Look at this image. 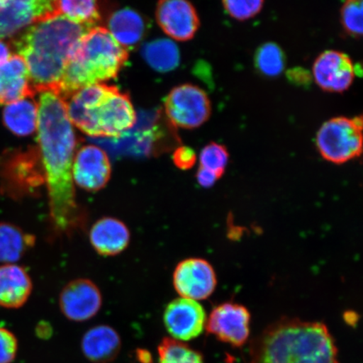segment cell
I'll use <instances>...</instances> for the list:
<instances>
[{"instance_id":"4","label":"cell","mask_w":363,"mask_h":363,"mask_svg":"<svg viewBox=\"0 0 363 363\" xmlns=\"http://www.w3.org/2000/svg\"><path fill=\"white\" fill-rule=\"evenodd\" d=\"M65 101L72 124L94 138H121L136 122L129 95L115 86L90 85Z\"/></svg>"},{"instance_id":"6","label":"cell","mask_w":363,"mask_h":363,"mask_svg":"<svg viewBox=\"0 0 363 363\" xmlns=\"http://www.w3.org/2000/svg\"><path fill=\"white\" fill-rule=\"evenodd\" d=\"M316 147L325 160L343 164L360 157L362 151V117H335L321 125Z\"/></svg>"},{"instance_id":"25","label":"cell","mask_w":363,"mask_h":363,"mask_svg":"<svg viewBox=\"0 0 363 363\" xmlns=\"http://www.w3.org/2000/svg\"><path fill=\"white\" fill-rule=\"evenodd\" d=\"M257 70L269 78L279 76L284 70L286 57L283 49L274 43H267L257 50L254 58Z\"/></svg>"},{"instance_id":"14","label":"cell","mask_w":363,"mask_h":363,"mask_svg":"<svg viewBox=\"0 0 363 363\" xmlns=\"http://www.w3.org/2000/svg\"><path fill=\"white\" fill-rule=\"evenodd\" d=\"M59 305L62 314L68 320L75 322L87 321L101 311V290L89 279L72 281L62 290Z\"/></svg>"},{"instance_id":"27","label":"cell","mask_w":363,"mask_h":363,"mask_svg":"<svg viewBox=\"0 0 363 363\" xmlns=\"http://www.w3.org/2000/svg\"><path fill=\"white\" fill-rule=\"evenodd\" d=\"M229 162V152L223 145L211 143L199 156V167L213 172L220 179Z\"/></svg>"},{"instance_id":"23","label":"cell","mask_w":363,"mask_h":363,"mask_svg":"<svg viewBox=\"0 0 363 363\" xmlns=\"http://www.w3.org/2000/svg\"><path fill=\"white\" fill-rule=\"evenodd\" d=\"M142 55L148 65L159 72L174 70L180 63L178 45L169 39H157L145 44Z\"/></svg>"},{"instance_id":"12","label":"cell","mask_w":363,"mask_h":363,"mask_svg":"<svg viewBox=\"0 0 363 363\" xmlns=\"http://www.w3.org/2000/svg\"><path fill=\"white\" fill-rule=\"evenodd\" d=\"M356 74V67L351 57L335 50L322 52L312 68V78L316 84L330 93L347 91L351 87Z\"/></svg>"},{"instance_id":"15","label":"cell","mask_w":363,"mask_h":363,"mask_svg":"<svg viewBox=\"0 0 363 363\" xmlns=\"http://www.w3.org/2000/svg\"><path fill=\"white\" fill-rule=\"evenodd\" d=\"M156 19L161 29L179 42L193 39L201 26L196 9L189 0H159Z\"/></svg>"},{"instance_id":"34","label":"cell","mask_w":363,"mask_h":363,"mask_svg":"<svg viewBox=\"0 0 363 363\" xmlns=\"http://www.w3.org/2000/svg\"><path fill=\"white\" fill-rule=\"evenodd\" d=\"M11 57L10 48L6 43L0 40V65L6 62Z\"/></svg>"},{"instance_id":"3","label":"cell","mask_w":363,"mask_h":363,"mask_svg":"<svg viewBox=\"0 0 363 363\" xmlns=\"http://www.w3.org/2000/svg\"><path fill=\"white\" fill-rule=\"evenodd\" d=\"M248 363H339L338 350L325 325L285 318L253 339Z\"/></svg>"},{"instance_id":"2","label":"cell","mask_w":363,"mask_h":363,"mask_svg":"<svg viewBox=\"0 0 363 363\" xmlns=\"http://www.w3.org/2000/svg\"><path fill=\"white\" fill-rule=\"evenodd\" d=\"M92 28L58 15L35 23L13 40L35 94L55 90L79 40Z\"/></svg>"},{"instance_id":"9","label":"cell","mask_w":363,"mask_h":363,"mask_svg":"<svg viewBox=\"0 0 363 363\" xmlns=\"http://www.w3.org/2000/svg\"><path fill=\"white\" fill-rule=\"evenodd\" d=\"M174 289L182 298L203 301L214 293L216 274L211 263L201 258L182 261L174 272Z\"/></svg>"},{"instance_id":"26","label":"cell","mask_w":363,"mask_h":363,"mask_svg":"<svg viewBox=\"0 0 363 363\" xmlns=\"http://www.w3.org/2000/svg\"><path fill=\"white\" fill-rule=\"evenodd\" d=\"M157 351L158 363H204L201 353L171 337L163 339Z\"/></svg>"},{"instance_id":"10","label":"cell","mask_w":363,"mask_h":363,"mask_svg":"<svg viewBox=\"0 0 363 363\" xmlns=\"http://www.w3.org/2000/svg\"><path fill=\"white\" fill-rule=\"evenodd\" d=\"M251 315L247 308L239 303H225L211 313L206 321L208 333L233 347H242L250 335Z\"/></svg>"},{"instance_id":"16","label":"cell","mask_w":363,"mask_h":363,"mask_svg":"<svg viewBox=\"0 0 363 363\" xmlns=\"http://www.w3.org/2000/svg\"><path fill=\"white\" fill-rule=\"evenodd\" d=\"M28 68L23 58L13 55L0 65V104H10L33 97Z\"/></svg>"},{"instance_id":"28","label":"cell","mask_w":363,"mask_h":363,"mask_svg":"<svg viewBox=\"0 0 363 363\" xmlns=\"http://www.w3.org/2000/svg\"><path fill=\"white\" fill-rule=\"evenodd\" d=\"M363 0H346L340 10V22L346 33L354 38L362 35Z\"/></svg>"},{"instance_id":"7","label":"cell","mask_w":363,"mask_h":363,"mask_svg":"<svg viewBox=\"0 0 363 363\" xmlns=\"http://www.w3.org/2000/svg\"><path fill=\"white\" fill-rule=\"evenodd\" d=\"M165 115L175 128L195 129L210 119L212 106L204 91L194 84L178 86L164 99Z\"/></svg>"},{"instance_id":"11","label":"cell","mask_w":363,"mask_h":363,"mask_svg":"<svg viewBox=\"0 0 363 363\" xmlns=\"http://www.w3.org/2000/svg\"><path fill=\"white\" fill-rule=\"evenodd\" d=\"M206 313L198 301L179 298L167 305L163 322L171 338L189 342L197 338L206 330Z\"/></svg>"},{"instance_id":"8","label":"cell","mask_w":363,"mask_h":363,"mask_svg":"<svg viewBox=\"0 0 363 363\" xmlns=\"http://www.w3.org/2000/svg\"><path fill=\"white\" fill-rule=\"evenodd\" d=\"M57 0H0V39L11 38L26 26L57 16Z\"/></svg>"},{"instance_id":"22","label":"cell","mask_w":363,"mask_h":363,"mask_svg":"<svg viewBox=\"0 0 363 363\" xmlns=\"http://www.w3.org/2000/svg\"><path fill=\"white\" fill-rule=\"evenodd\" d=\"M35 242L33 235L12 224L0 223V262L12 264L19 261Z\"/></svg>"},{"instance_id":"35","label":"cell","mask_w":363,"mask_h":363,"mask_svg":"<svg viewBox=\"0 0 363 363\" xmlns=\"http://www.w3.org/2000/svg\"><path fill=\"white\" fill-rule=\"evenodd\" d=\"M138 358L140 363H152L151 354L145 350L138 352Z\"/></svg>"},{"instance_id":"20","label":"cell","mask_w":363,"mask_h":363,"mask_svg":"<svg viewBox=\"0 0 363 363\" xmlns=\"http://www.w3.org/2000/svg\"><path fill=\"white\" fill-rule=\"evenodd\" d=\"M147 28L143 17L130 8L113 13L108 21V33L125 49L135 47L146 35Z\"/></svg>"},{"instance_id":"5","label":"cell","mask_w":363,"mask_h":363,"mask_svg":"<svg viewBox=\"0 0 363 363\" xmlns=\"http://www.w3.org/2000/svg\"><path fill=\"white\" fill-rule=\"evenodd\" d=\"M127 49L104 27H93L77 45L55 90L63 99L88 86L116 78L128 60Z\"/></svg>"},{"instance_id":"1","label":"cell","mask_w":363,"mask_h":363,"mask_svg":"<svg viewBox=\"0 0 363 363\" xmlns=\"http://www.w3.org/2000/svg\"><path fill=\"white\" fill-rule=\"evenodd\" d=\"M40 94L36 130L50 212L55 228L67 233L81 220L72 175L78 142L65 99L50 90Z\"/></svg>"},{"instance_id":"31","label":"cell","mask_w":363,"mask_h":363,"mask_svg":"<svg viewBox=\"0 0 363 363\" xmlns=\"http://www.w3.org/2000/svg\"><path fill=\"white\" fill-rule=\"evenodd\" d=\"M172 161L181 170L191 169L197 161L196 153L191 147L182 146L175 150Z\"/></svg>"},{"instance_id":"17","label":"cell","mask_w":363,"mask_h":363,"mask_svg":"<svg viewBox=\"0 0 363 363\" xmlns=\"http://www.w3.org/2000/svg\"><path fill=\"white\" fill-rule=\"evenodd\" d=\"M89 240L99 255L116 256L129 246L130 233L124 222L116 218L104 217L91 227Z\"/></svg>"},{"instance_id":"18","label":"cell","mask_w":363,"mask_h":363,"mask_svg":"<svg viewBox=\"0 0 363 363\" xmlns=\"http://www.w3.org/2000/svg\"><path fill=\"white\" fill-rule=\"evenodd\" d=\"M82 352L94 363H108L119 355L121 339L110 325H101L89 329L81 342Z\"/></svg>"},{"instance_id":"33","label":"cell","mask_w":363,"mask_h":363,"mask_svg":"<svg viewBox=\"0 0 363 363\" xmlns=\"http://www.w3.org/2000/svg\"><path fill=\"white\" fill-rule=\"evenodd\" d=\"M196 179L198 183L202 186L203 188H211L213 185L216 184V182L219 179V177L213 174V172L201 169L197 172Z\"/></svg>"},{"instance_id":"13","label":"cell","mask_w":363,"mask_h":363,"mask_svg":"<svg viewBox=\"0 0 363 363\" xmlns=\"http://www.w3.org/2000/svg\"><path fill=\"white\" fill-rule=\"evenodd\" d=\"M72 175V180L81 189L89 192L99 191L111 179L110 158L103 149L94 145L82 147L75 153Z\"/></svg>"},{"instance_id":"21","label":"cell","mask_w":363,"mask_h":363,"mask_svg":"<svg viewBox=\"0 0 363 363\" xmlns=\"http://www.w3.org/2000/svg\"><path fill=\"white\" fill-rule=\"evenodd\" d=\"M38 104L25 99L8 104L3 112L4 125L13 135L28 136L33 135L38 126Z\"/></svg>"},{"instance_id":"29","label":"cell","mask_w":363,"mask_h":363,"mask_svg":"<svg viewBox=\"0 0 363 363\" xmlns=\"http://www.w3.org/2000/svg\"><path fill=\"white\" fill-rule=\"evenodd\" d=\"M227 13L233 19L245 21L257 16L264 6V0H222Z\"/></svg>"},{"instance_id":"19","label":"cell","mask_w":363,"mask_h":363,"mask_svg":"<svg viewBox=\"0 0 363 363\" xmlns=\"http://www.w3.org/2000/svg\"><path fill=\"white\" fill-rule=\"evenodd\" d=\"M33 281L22 267L0 266V306L18 308L25 305L33 292Z\"/></svg>"},{"instance_id":"32","label":"cell","mask_w":363,"mask_h":363,"mask_svg":"<svg viewBox=\"0 0 363 363\" xmlns=\"http://www.w3.org/2000/svg\"><path fill=\"white\" fill-rule=\"evenodd\" d=\"M288 79L299 86H307L311 83L312 74L303 67L291 68L287 72Z\"/></svg>"},{"instance_id":"30","label":"cell","mask_w":363,"mask_h":363,"mask_svg":"<svg viewBox=\"0 0 363 363\" xmlns=\"http://www.w3.org/2000/svg\"><path fill=\"white\" fill-rule=\"evenodd\" d=\"M18 351V340L11 331L0 328V363H11Z\"/></svg>"},{"instance_id":"24","label":"cell","mask_w":363,"mask_h":363,"mask_svg":"<svg viewBox=\"0 0 363 363\" xmlns=\"http://www.w3.org/2000/svg\"><path fill=\"white\" fill-rule=\"evenodd\" d=\"M56 13L89 27H94L101 19L98 0H57Z\"/></svg>"}]
</instances>
